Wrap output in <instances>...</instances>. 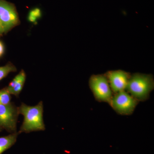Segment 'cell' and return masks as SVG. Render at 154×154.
Listing matches in <instances>:
<instances>
[{"label":"cell","instance_id":"cell-14","mask_svg":"<svg viewBox=\"0 0 154 154\" xmlns=\"http://www.w3.org/2000/svg\"><path fill=\"white\" fill-rule=\"evenodd\" d=\"M5 34V31H4V28H3L2 24L0 22V37L3 36V35Z\"/></svg>","mask_w":154,"mask_h":154},{"label":"cell","instance_id":"cell-12","mask_svg":"<svg viewBox=\"0 0 154 154\" xmlns=\"http://www.w3.org/2000/svg\"><path fill=\"white\" fill-rule=\"evenodd\" d=\"M41 16V12L38 9H34L30 12L28 17V20L30 22H36V19H38Z\"/></svg>","mask_w":154,"mask_h":154},{"label":"cell","instance_id":"cell-2","mask_svg":"<svg viewBox=\"0 0 154 154\" xmlns=\"http://www.w3.org/2000/svg\"><path fill=\"white\" fill-rule=\"evenodd\" d=\"M154 89L153 76L135 73L131 75L125 91L139 102L149 99Z\"/></svg>","mask_w":154,"mask_h":154},{"label":"cell","instance_id":"cell-15","mask_svg":"<svg viewBox=\"0 0 154 154\" xmlns=\"http://www.w3.org/2000/svg\"><path fill=\"white\" fill-rule=\"evenodd\" d=\"M3 129L2 128L0 127V132H1V131H2V130Z\"/></svg>","mask_w":154,"mask_h":154},{"label":"cell","instance_id":"cell-11","mask_svg":"<svg viewBox=\"0 0 154 154\" xmlns=\"http://www.w3.org/2000/svg\"><path fill=\"white\" fill-rule=\"evenodd\" d=\"M11 94L7 88L0 90V105H8L11 102Z\"/></svg>","mask_w":154,"mask_h":154},{"label":"cell","instance_id":"cell-1","mask_svg":"<svg viewBox=\"0 0 154 154\" xmlns=\"http://www.w3.org/2000/svg\"><path fill=\"white\" fill-rule=\"evenodd\" d=\"M19 114L24 116V121L18 132L19 134L45 129L43 121V104L42 101L33 106H28L22 103L19 107Z\"/></svg>","mask_w":154,"mask_h":154},{"label":"cell","instance_id":"cell-3","mask_svg":"<svg viewBox=\"0 0 154 154\" xmlns=\"http://www.w3.org/2000/svg\"><path fill=\"white\" fill-rule=\"evenodd\" d=\"M89 85L96 101L110 103L113 94L105 74L91 75L89 80Z\"/></svg>","mask_w":154,"mask_h":154},{"label":"cell","instance_id":"cell-6","mask_svg":"<svg viewBox=\"0 0 154 154\" xmlns=\"http://www.w3.org/2000/svg\"><path fill=\"white\" fill-rule=\"evenodd\" d=\"M19 107L14 103L0 105V127L10 133L17 132Z\"/></svg>","mask_w":154,"mask_h":154},{"label":"cell","instance_id":"cell-9","mask_svg":"<svg viewBox=\"0 0 154 154\" xmlns=\"http://www.w3.org/2000/svg\"><path fill=\"white\" fill-rule=\"evenodd\" d=\"M19 134L17 132L0 137V154H2L16 143Z\"/></svg>","mask_w":154,"mask_h":154},{"label":"cell","instance_id":"cell-7","mask_svg":"<svg viewBox=\"0 0 154 154\" xmlns=\"http://www.w3.org/2000/svg\"><path fill=\"white\" fill-rule=\"evenodd\" d=\"M113 94L126 90L131 74L122 70L107 71L105 74Z\"/></svg>","mask_w":154,"mask_h":154},{"label":"cell","instance_id":"cell-5","mask_svg":"<svg viewBox=\"0 0 154 154\" xmlns=\"http://www.w3.org/2000/svg\"><path fill=\"white\" fill-rule=\"evenodd\" d=\"M0 22L5 34L20 25L19 15L14 4L0 0Z\"/></svg>","mask_w":154,"mask_h":154},{"label":"cell","instance_id":"cell-13","mask_svg":"<svg viewBox=\"0 0 154 154\" xmlns=\"http://www.w3.org/2000/svg\"><path fill=\"white\" fill-rule=\"evenodd\" d=\"M5 47L2 42L0 41V57H2L5 53Z\"/></svg>","mask_w":154,"mask_h":154},{"label":"cell","instance_id":"cell-10","mask_svg":"<svg viewBox=\"0 0 154 154\" xmlns=\"http://www.w3.org/2000/svg\"><path fill=\"white\" fill-rule=\"evenodd\" d=\"M17 71V67L10 62L4 66L0 67V81L6 78L10 73Z\"/></svg>","mask_w":154,"mask_h":154},{"label":"cell","instance_id":"cell-8","mask_svg":"<svg viewBox=\"0 0 154 154\" xmlns=\"http://www.w3.org/2000/svg\"><path fill=\"white\" fill-rule=\"evenodd\" d=\"M26 79V73L24 70H21L11 81L9 85L6 87L11 95L17 97L19 96L24 87Z\"/></svg>","mask_w":154,"mask_h":154},{"label":"cell","instance_id":"cell-4","mask_svg":"<svg viewBox=\"0 0 154 154\" xmlns=\"http://www.w3.org/2000/svg\"><path fill=\"white\" fill-rule=\"evenodd\" d=\"M139 102L125 91L113 94L109 104L116 113L128 116L132 114Z\"/></svg>","mask_w":154,"mask_h":154}]
</instances>
